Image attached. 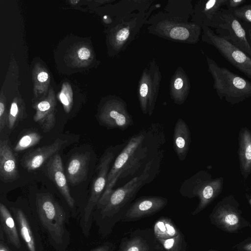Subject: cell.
Wrapping results in <instances>:
<instances>
[{"label":"cell","instance_id":"6da1fadb","mask_svg":"<svg viewBox=\"0 0 251 251\" xmlns=\"http://www.w3.org/2000/svg\"><path fill=\"white\" fill-rule=\"evenodd\" d=\"M153 160L146 165L143 173L122 187L114 190L94 219L103 235H108L114 225L122 219L139 190L150 180Z\"/></svg>","mask_w":251,"mask_h":251},{"label":"cell","instance_id":"7a4b0ae2","mask_svg":"<svg viewBox=\"0 0 251 251\" xmlns=\"http://www.w3.org/2000/svg\"><path fill=\"white\" fill-rule=\"evenodd\" d=\"M148 132L145 129L133 135L128 141L123 150L116 157L109 170L105 189L99 200L96 209H100L105 202L117 180L124 176L126 173H130L138 167L140 161L146 154L145 147Z\"/></svg>","mask_w":251,"mask_h":251},{"label":"cell","instance_id":"3957f363","mask_svg":"<svg viewBox=\"0 0 251 251\" xmlns=\"http://www.w3.org/2000/svg\"><path fill=\"white\" fill-rule=\"evenodd\" d=\"M209 72L214 79V88L221 100L225 99L232 105L251 97V82L219 66L207 58Z\"/></svg>","mask_w":251,"mask_h":251},{"label":"cell","instance_id":"277c9868","mask_svg":"<svg viewBox=\"0 0 251 251\" xmlns=\"http://www.w3.org/2000/svg\"><path fill=\"white\" fill-rule=\"evenodd\" d=\"M37 213L43 226L51 239L57 245H62L66 235L65 214L62 207L49 193L37 195Z\"/></svg>","mask_w":251,"mask_h":251},{"label":"cell","instance_id":"5b68a950","mask_svg":"<svg viewBox=\"0 0 251 251\" xmlns=\"http://www.w3.org/2000/svg\"><path fill=\"white\" fill-rule=\"evenodd\" d=\"M212 27L217 35L231 43L251 57V46L242 23L231 11L222 8L214 18Z\"/></svg>","mask_w":251,"mask_h":251},{"label":"cell","instance_id":"8992f818","mask_svg":"<svg viewBox=\"0 0 251 251\" xmlns=\"http://www.w3.org/2000/svg\"><path fill=\"white\" fill-rule=\"evenodd\" d=\"M224 179L222 177L213 179L210 174L201 171L191 178L186 180L180 189L181 194L192 198L198 196L200 199V209L223 188Z\"/></svg>","mask_w":251,"mask_h":251},{"label":"cell","instance_id":"52a82bcc","mask_svg":"<svg viewBox=\"0 0 251 251\" xmlns=\"http://www.w3.org/2000/svg\"><path fill=\"white\" fill-rule=\"evenodd\" d=\"M204 40L213 46L234 67L251 79V57L240 49L218 36L208 27L204 28Z\"/></svg>","mask_w":251,"mask_h":251},{"label":"cell","instance_id":"ba28073f","mask_svg":"<svg viewBox=\"0 0 251 251\" xmlns=\"http://www.w3.org/2000/svg\"><path fill=\"white\" fill-rule=\"evenodd\" d=\"M115 154L114 150L106 151L100 159L97 168V173L93 180L90 196L84 209L83 221L85 224L84 226L86 227V231L88 226H91L93 209L96 207L105 189L110 165Z\"/></svg>","mask_w":251,"mask_h":251},{"label":"cell","instance_id":"9c48e42d","mask_svg":"<svg viewBox=\"0 0 251 251\" xmlns=\"http://www.w3.org/2000/svg\"><path fill=\"white\" fill-rule=\"evenodd\" d=\"M117 251H164L152 229H138L122 239Z\"/></svg>","mask_w":251,"mask_h":251},{"label":"cell","instance_id":"30bf717a","mask_svg":"<svg viewBox=\"0 0 251 251\" xmlns=\"http://www.w3.org/2000/svg\"><path fill=\"white\" fill-rule=\"evenodd\" d=\"M167 203L168 200L161 196L141 197L131 204L122 221H133L152 215L164 208Z\"/></svg>","mask_w":251,"mask_h":251},{"label":"cell","instance_id":"8fae6325","mask_svg":"<svg viewBox=\"0 0 251 251\" xmlns=\"http://www.w3.org/2000/svg\"><path fill=\"white\" fill-rule=\"evenodd\" d=\"M67 142L66 140L57 138L53 143L34 149L23 157L22 164L28 171L37 170L49 159L56 154Z\"/></svg>","mask_w":251,"mask_h":251},{"label":"cell","instance_id":"7c38bea8","mask_svg":"<svg viewBox=\"0 0 251 251\" xmlns=\"http://www.w3.org/2000/svg\"><path fill=\"white\" fill-rule=\"evenodd\" d=\"M100 123L108 128H118L125 130L133 125L132 117L122 104H109L99 115Z\"/></svg>","mask_w":251,"mask_h":251},{"label":"cell","instance_id":"4fadbf2b","mask_svg":"<svg viewBox=\"0 0 251 251\" xmlns=\"http://www.w3.org/2000/svg\"><path fill=\"white\" fill-rule=\"evenodd\" d=\"M46 172L48 176L57 187L68 204L71 207L75 205V200L71 196L68 187L62 161L59 154H55L48 161L46 165Z\"/></svg>","mask_w":251,"mask_h":251},{"label":"cell","instance_id":"5bb4252c","mask_svg":"<svg viewBox=\"0 0 251 251\" xmlns=\"http://www.w3.org/2000/svg\"><path fill=\"white\" fill-rule=\"evenodd\" d=\"M18 226L21 236L28 251H39V237L27 215L21 209L11 208Z\"/></svg>","mask_w":251,"mask_h":251},{"label":"cell","instance_id":"9a60e30c","mask_svg":"<svg viewBox=\"0 0 251 251\" xmlns=\"http://www.w3.org/2000/svg\"><path fill=\"white\" fill-rule=\"evenodd\" d=\"M19 177L17 161L7 140L0 142V178L4 182H12Z\"/></svg>","mask_w":251,"mask_h":251},{"label":"cell","instance_id":"2e32d148","mask_svg":"<svg viewBox=\"0 0 251 251\" xmlns=\"http://www.w3.org/2000/svg\"><path fill=\"white\" fill-rule=\"evenodd\" d=\"M89 152L77 153L70 158L67 168V177L69 182L76 185L86 177L90 159Z\"/></svg>","mask_w":251,"mask_h":251},{"label":"cell","instance_id":"e0dca14e","mask_svg":"<svg viewBox=\"0 0 251 251\" xmlns=\"http://www.w3.org/2000/svg\"><path fill=\"white\" fill-rule=\"evenodd\" d=\"M191 142V132L186 122L178 119L173 134V148L180 161L185 159Z\"/></svg>","mask_w":251,"mask_h":251},{"label":"cell","instance_id":"ac0fdd59","mask_svg":"<svg viewBox=\"0 0 251 251\" xmlns=\"http://www.w3.org/2000/svg\"><path fill=\"white\" fill-rule=\"evenodd\" d=\"M239 160L241 174L247 179L251 174V132L247 127L239 134Z\"/></svg>","mask_w":251,"mask_h":251},{"label":"cell","instance_id":"d6986e66","mask_svg":"<svg viewBox=\"0 0 251 251\" xmlns=\"http://www.w3.org/2000/svg\"><path fill=\"white\" fill-rule=\"evenodd\" d=\"M0 228L9 242L16 248L21 247V242L14 219L3 203H0Z\"/></svg>","mask_w":251,"mask_h":251},{"label":"cell","instance_id":"ffe728a7","mask_svg":"<svg viewBox=\"0 0 251 251\" xmlns=\"http://www.w3.org/2000/svg\"><path fill=\"white\" fill-rule=\"evenodd\" d=\"M37 111L34 120L38 123L45 132L52 129L55 125V117L53 105L48 100L40 102L36 107Z\"/></svg>","mask_w":251,"mask_h":251},{"label":"cell","instance_id":"44dd1931","mask_svg":"<svg viewBox=\"0 0 251 251\" xmlns=\"http://www.w3.org/2000/svg\"><path fill=\"white\" fill-rule=\"evenodd\" d=\"M227 0H210L200 7L201 21L204 26L212 27L215 17L219 11L225 6Z\"/></svg>","mask_w":251,"mask_h":251},{"label":"cell","instance_id":"7402d4cb","mask_svg":"<svg viewBox=\"0 0 251 251\" xmlns=\"http://www.w3.org/2000/svg\"><path fill=\"white\" fill-rule=\"evenodd\" d=\"M152 230L157 240H165L176 236L181 231L168 217H161L154 223Z\"/></svg>","mask_w":251,"mask_h":251},{"label":"cell","instance_id":"603a6c76","mask_svg":"<svg viewBox=\"0 0 251 251\" xmlns=\"http://www.w3.org/2000/svg\"><path fill=\"white\" fill-rule=\"evenodd\" d=\"M157 241L164 251H187V244L181 232L174 237Z\"/></svg>","mask_w":251,"mask_h":251},{"label":"cell","instance_id":"cb8c5ba5","mask_svg":"<svg viewBox=\"0 0 251 251\" xmlns=\"http://www.w3.org/2000/svg\"><path fill=\"white\" fill-rule=\"evenodd\" d=\"M41 139L40 134L35 131H29L24 134L18 141L14 150L20 152L37 144Z\"/></svg>","mask_w":251,"mask_h":251},{"label":"cell","instance_id":"d4e9b609","mask_svg":"<svg viewBox=\"0 0 251 251\" xmlns=\"http://www.w3.org/2000/svg\"><path fill=\"white\" fill-rule=\"evenodd\" d=\"M232 12L240 21L251 24V2L242 5Z\"/></svg>","mask_w":251,"mask_h":251},{"label":"cell","instance_id":"484cf974","mask_svg":"<svg viewBox=\"0 0 251 251\" xmlns=\"http://www.w3.org/2000/svg\"><path fill=\"white\" fill-rule=\"evenodd\" d=\"M170 34L173 39L184 40L189 37V32L184 27H176L171 30Z\"/></svg>","mask_w":251,"mask_h":251},{"label":"cell","instance_id":"4316f807","mask_svg":"<svg viewBox=\"0 0 251 251\" xmlns=\"http://www.w3.org/2000/svg\"><path fill=\"white\" fill-rule=\"evenodd\" d=\"M246 2V0H227L225 6L227 9L232 11L241 6Z\"/></svg>","mask_w":251,"mask_h":251},{"label":"cell","instance_id":"83f0119b","mask_svg":"<svg viewBox=\"0 0 251 251\" xmlns=\"http://www.w3.org/2000/svg\"><path fill=\"white\" fill-rule=\"evenodd\" d=\"M77 54L78 57L81 60H86L90 57L91 53L88 49L82 47L78 50Z\"/></svg>","mask_w":251,"mask_h":251},{"label":"cell","instance_id":"f1b7e54d","mask_svg":"<svg viewBox=\"0 0 251 251\" xmlns=\"http://www.w3.org/2000/svg\"><path fill=\"white\" fill-rule=\"evenodd\" d=\"M115 248V245L111 243H105L93 249L91 251H112Z\"/></svg>","mask_w":251,"mask_h":251},{"label":"cell","instance_id":"f546056e","mask_svg":"<svg viewBox=\"0 0 251 251\" xmlns=\"http://www.w3.org/2000/svg\"><path fill=\"white\" fill-rule=\"evenodd\" d=\"M129 34V32L128 29L123 28L118 32L116 39L119 41H124L128 37Z\"/></svg>","mask_w":251,"mask_h":251},{"label":"cell","instance_id":"4dcf8cb0","mask_svg":"<svg viewBox=\"0 0 251 251\" xmlns=\"http://www.w3.org/2000/svg\"><path fill=\"white\" fill-rule=\"evenodd\" d=\"M225 221L227 224L233 225L238 223V219L234 214H229L225 217Z\"/></svg>","mask_w":251,"mask_h":251},{"label":"cell","instance_id":"1f68e13d","mask_svg":"<svg viewBox=\"0 0 251 251\" xmlns=\"http://www.w3.org/2000/svg\"><path fill=\"white\" fill-rule=\"evenodd\" d=\"M0 251H10L7 245L4 243L3 240L4 237L3 234L4 232L2 229L0 228Z\"/></svg>","mask_w":251,"mask_h":251},{"label":"cell","instance_id":"d6a6232c","mask_svg":"<svg viewBox=\"0 0 251 251\" xmlns=\"http://www.w3.org/2000/svg\"><path fill=\"white\" fill-rule=\"evenodd\" d=\"M242 25L246 30L248 41L251 46V24L243 22Z\"/></svg>","mask_w":251,"mask_h":251},{"label":"cell","instance_id":"836d02e7","mask_svg":"<svg viewBox=\"0 0 251 251\" xmlns=\"http://www.w3.org/2000/svg\"><path fill=\"white\" fill-rule=\"evenodd\" d=\"M148 87L146 83H142L140 89V94L142 98H145L148 94Z\"/></svg>","mask_w":251,"mask_h":251},{"label":"cell","instance_id":"e575fe53","mask_svg":"<svg viewBox=\"0 0 251 251\" xmlns=\"http://www.w3.org/2000/svg\"><path fill=\"white\" fill-rule=\"evenodd\" d=\"M48 74L44 72L40 73L37 76L38 80L41 82L46 81L48 79Z\"/></svg>","mask_w":251,"mask_h":251},{"label":"cell","instance_id":"d590c367","mask_svg":"<svg viewBox=\"0 0 251 251\" xmlns=\"http://www.w3.org/2000/svg\"><path fill=\"white\" fill-rule=\"evenodd\" d=\"M183 80L181 78H177L174 82V87L177 90L180 89L183 86Z\"/></svg>","mask_w":251,"mask_h":251},{"label":"cell","instance_id":"8d00e7d4","mask_svg":"<svg viewBox=\"0 0 251 251\" xmlns=\"http://www.w3.org/2000/svg\"><path fill=\"white\" fill-rule=\"evenodd\" d=\"M78 0H71L70 2L72 3V4H76L77 2H78Z\"/></svg>","mask_w":251,"mask_h":251}]
</instances>
